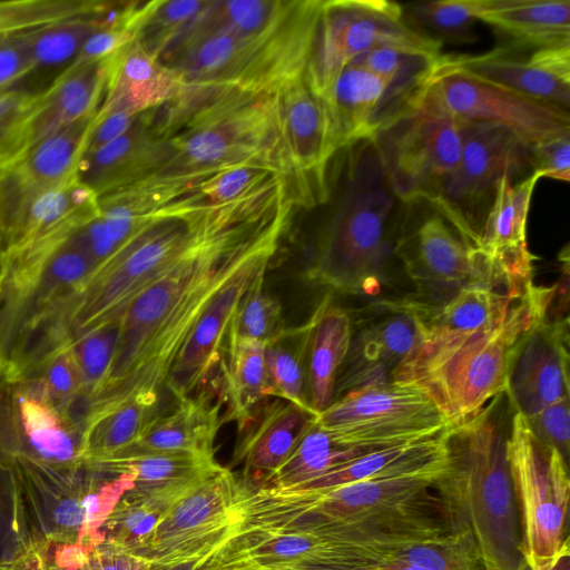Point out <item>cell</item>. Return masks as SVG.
Masks as SVG:
<instances>
[{
  "label": "cell",
  "instance_id": "cell-55",
  "mask_svg": "<svg viewBox=\"0 0 570 570\" xmlns=\"http://www.w3.org/2000/svg\"><path fill=\"white\" fill-rule=\"evenodd\" d=\"M38 92L19 85L0 89V145L33 102Z\"/></svg>",
  "mask_w": 570,
  "mask_h": 570
},
{
  "label": "cell",
  "instance_id": "cell-9",
  "mask_svg": "<svg viewBox=\"0 0 570 570\" xmlns=\"http://www.w3.org/2000/svg\"><path fill=\"white\" fill-rule=\"evenodd\" d=\"M507 455L521 511L523 561L531 569L557 564L570 552L568 463L518 413L511 415Z\"/></svg>",
  "mask_w": 570,
  "mask_h": 570
},
{
  "label": "cell",
  "instance_id": "cell-53",
  "mask_svg": "<svg viewBox=\"0 0 570 570\" xmlns=\"http://www.w3.org/2000/svg\"><path fill=\"white\" fill-rule=\"evenodd\" d=\"M135 38V30L128 24L104 28L89 37L71 63H86L106 59L134 41Z\"/></svg>",
  "mask_w": 570,
  "mask_h": 570
},
{
  "label": "cell",
  "instance_id": "cell-13",
  "mask_svg": "<svg viewBox=\"0 0 570 570\" xmlns=\"http://www.w3.org/2000/svg\"><path fill=\"white\" fill-rule=\"evenodd\" d=\"M530 164V146L510 129L463 120L461 158L438 197L435 208L472 248L504 174L513 176Z\"/></svg>",
  "mask_w": 570,
  "mask_h": 570
},
{
  "label": "cell",
  "instance_id": "cell-42",
  "mask_svg": "<svg viewBox=\"0 0 570 570\" xmlns=\"http://www.w3.org/2000/svg\"><path fill=\"white\" fill-rule=\"evenodd\" d=\"M443 57L439 48L382 46L358 55L348 65L399 85L424 87L430 83Z\"/></svg>",
  "mask_w": 570,
  "mask_h": 570
},
{
  "label": "cell",
  "instance_id": "cell-35",
  "mask_svg": "<svg viewBox=\"0 0 570 570\" xmlns=\"http://www.w3.org/2000/svg\"><path fill=\"white\" fill-rule=\"evenodd\" d=\"M159 394L138 393L86 419L82 434L85 464L117 455L132 444L158 415Z\"/></svg>",
  "mask_w": 570,
  "mask_h": 570
},
{
  "label": "cell",
  "instance_id": "cell-36",
  "mask_svg": "<svg viewBox=\"0 0 570 570\" xmlns=\"http://www.w3.org/2000/svg\"><path fill=\"white\" fill-rule=\"evenodd\" d=\"M372 451L375 450L345 442L321 428L315 417L289 456L259 488H293Z\"/></svg>",
  "mask_w": 570,
  "mask_h": 570
},
{
  "label": "cell",
  "instance_id": "cell-46",
  "mask_svg": "<svg viewBox=\"0 0 570 570\" xmlns=\"http://www.w3.org/2000/svg\"><path fill=\"white\" fill-rule=\"evenodd\" d=\"M51 570H150L144 557L105 540L92 546H47Z\"/></svg>",
  "mask_w": 570,
  "mask_h": 570
},
{
  "label": "cell",
  "instance_id": "cell-40",
  "mask_svg": "<svg viewBox=\"0 0 570 570\" xmlns=\"http://www.w3.org/2000/svg\"><path fill=\"white\" fill-rule=\"evenodd\" d=\"M390 554L424 570H484L474 535L465 524L449 533L404 542Z\"/></svg>",
  "mask_w": 570,
  "mask_h": 570
},
{
  "label": "cell",
  "instance_id": "cell-32",
  "mask_svg": "<svg viewBox=\"0 0 570 570\" xmlns=\"http://www.w3.org/2000/svg\"><path fill=\"white\" fill-rule=\"evenodd\" d=\"M87 465L110 474H129L134 482L129 492L168 504L223 468L214 456L190 454L118 458Z\"/></svg>",
  "mask_w": 570,
  "mask_h": 570
},
{
  "label": "cell",
  "instance_id": "cell-19",
  "mask_svg": "<svg viewBox=\"0 0 570 570\" xmlns=\"http://www.w3.org/2000/svg\"><path fill=\"white\" fill-rule=\"evenodd\" d=\"M511 413L531 417L570 396L569 318L537 323L518 344L505 379Z\"/></svg>",
  "mask_w": 570,
  "mask_h": 570
},
{
  "label": "cell",
  "instance_id": "cell-48",
  "mask_svg": "<svg viewBox=\"0 0 570 570\" xmlns=\"http://www.w3.org/2000/svg\"><path fill=\"white\" fill-rule=\"evenodd\" d=\"M33 373L39 374L41 399L60 415L82 393L80 374L69 347L51 355Z\"/></svg>",
  "mask_w": 570,
  "mask_h": 570
},
{
  "label": "cell",
  "instance_id": "cell-18",
  "mask_svg": "<svg viewBox=\"0 0 570 570\" xmlns=\"http://www.w3.org/2000/svg\"><path fill=\"white\" fill-rule=\"evenodd\" d=\"M429 85L403 86L361 67H344L323 97L338 150L370 141L377 131L415 107Z\"/></svg>",
  "mask_w": 570,
  "mask_h": 570
},
{
  "label": "cell",
  "instance_id": "cell-22",
  "mask_svg": "<svg viewBox=\"0 0 570 570\" xmlns=\"http://www.w3.org/2000/svg\"><path fill=\"white\" fill-rule=\"evenodd\" d=\"M278 247L250 258L213 297L176 357L165 385L178 400L193 395L218 363L234 312L255 277L266 272Z\"/></svg>",
  "mask_w": 570,
  "mask_h": 570
},
{
  "label": "cell",
  "instance_id": "cell-62",
  "mask_svg": "<svg viewBox=\"0 0 570 570\" xmlns=\"http://www.w3.org/2000/svg\"><path fill=\"white\" fill-rule=\"evenodd\" d=\"M3 274L2 272V255L0 254V276Z\"/></svg>",
  "mask_w": 570,
  "mask_h": 570
},
{
  "label": "cell",
  "instance_id": "cell-10",
  "mask_svg": "<svg viewBox=\"0 0 570 570\" xmlns=\"http://www.w3.org/2000/svg\"><path fill=\"white\" fill-rule=\"evenodd\" d=\"M370 141L393 195L407 204L430 203L458 167L463 120L450 115L425 92L415 107Z\"/></svg>",
  "mask_w": 570,
  "mask_h": 570
},
{
  "label": "cell",
  "instance_id": "cell-51",
  "mask_svg": "<svg viewBox=\"0 0 570 570\" xmlns=\"http://www.w3.org/2000/svg\"><path fill=\"white\" fill-rule=\"evenodd\" d=\"M530 165L541 178L570 179V135L553 137L530 146Z\"/></svg>",
  "mask_w": 570,
  "mask_h": 570
},
{
  "label": "cell",
  "instance_id": "cell-52",
  "mask_svg": "<svg viewBox=\"0 0 570 570\" xmlns=\"http://www.w3.org/2000/svg\"><path fill=\"white\" fill-rule=\"evenodd\" d=\"M32 70L26 32L0 36V89L18 85Z\"/></svg>",
  "mask_w": 570,
  "mask_h": 570
},
{
  "label": "cell",
  "instance_id": "cell-15",
  "mask_svg": "<svg viewBox=\"0 0 570 570\" xmlns=\"http://www.w3.org/2000/svg\"><path fill=\"white\" fill-rule=\"evenodd\" d=\"M239 479L222 468L175 500L164 513L146 559L154 568L214 553L237 531Z\"/></svg>",
  "mask_w": 570,
  "mask_h": 570
},
{
  "label": "cell",
  "instance_id": "cell-39",
  "mask_svg": "<svg viewBox=\"0 0 570 570\" xmlns=\"http://www.w3.org/2000/svg\"><path fill=\"white\" fill-rule=\"evenodd\" d=\"M116 2L96 13L76 17L41 29L26 32L33 70L69 65L95 32L117 26Z\"/></svg>",
  "mask_w": 570,
  "mask_h": 570
},
{
  "label": "cell",
  "instance_id": "cell-56",
  "mask_svg": "<svg viewBox=\"0 0 570 570\" xmlns=\"http://www.w3.org/2000/svg\"><path fill=\"white\" fill-rule=\"evenodd\" d=\"M0 570H51L46 544L31 540L12 559L1 562Z\"/></svg>",
  "mask_w": 570,
  "mask_h": 570
},
{
  "label": "cell",
  "instance_id": "cell-25",
  "mask_svg": "<svg viewBox=\"0 0 570 570\" xmlns=\"http://www.w3.org/2000/svg\"><path fill=\"white\" fill-rule=\"evenodd\" d=\"M431 209L395 245L409 274L431 288L454 292L483 282L471 248L435 208Z\"/></svg>",
  "mask_w": 570,
  "mask_h": 570
},
{
  "label": "cell",
  "instance_id": "cell-3",
  "mask_svg": "<svg viewBox=\"0 0 570 570\" xmlns=\"http://www.w3.org/2000/svg\"><path fill=\"white\" fill-rule=\"evenodd\" d=\"M235 200L216 203L187 186L138 213L132 235L57 307L59 342L68 347L85 333L119 322L131 302L187 256Z\"/></svg>",
  "mask_w": 570,
  "mask_h": 570
},
{
  "label": "cell",
  "instance_id": "cell-26",
  "mask_svg": "<svg viewBox=\"0 0 570 570\" xmlns=\"http://www.w3.org/2000/svg\"><path fill=\"white\" fill-rule=\"evenodd\" d=\"M540 178L532 171L513 184L510 174L502 175L472 247L507 276H523L533 271L534 256L528 247L527 222L532 194Z\"/></svg>",
  "mask_w": 570,
  "mask_h": 570
},
{
  "label": "cell",
  "instance_id": "cell-8",
  "mask_svg": "<svg viewBox=\"0 0 570 570\" xmlns=\"http://www.w3.org/2000/svg\"><path fill=\"white\" fill-rule=\"evenodd\" d=\"M13 472L29 539L47 546H92L120 500L134 488L129 474H110L87 464L55 469L30 462Z\"/></svg>",
  "mask_w": 570,
  "mask_h": 570
},
{
  "label": "cell",
  "instance_id": "cell-2",
  "mask_svg": "<svg viewBox=\"0 0 570 570\" xmlns=\"http://www.w3.org/2000/svg\"><path fill=\"white\" fill-rule=\"evenodd\" d=\"M145 120L150 171L144 179L239 165L295 178L282 136L276 91L183 85L171 98L146 110Z\"/></svg>",
  "mask_w": 570,
  "mask_h": 570
},
{
  "label": "cell",
  "instance_id": "cell-1",
  "mask_svg": "<svg viewBox=\"0 0 570 570\" xmlns=\"http://www.w3.org/2000/svg\"><path fill=\"white\" fill-rule=\"evenodd\" d=\"M292 206L291 197L275 199L262 189L239 198L187 256L131 302L89 414L138 393L159 394L213 297L250 258L278 247Z\"/></svg>",
  "mask_w": 570,
  "mask_h": 570
},
{
  "label": "cell",
  "instance_id": "cell-60",
  "mask_svg": "<svg viewBox=\"0 0 570 570\" xmlns=\"http://www.w3.org/2000/svg\"><path fill=\"white\" fill-rule=\"evenodd\" d=\"M515 570H569V558L561 560L557 564L547 566L539 569H531L528 564L522 560Z\"/></svg>",
  "mask_w": 570,
  "mask_h": 570
},
{
  "label": "cell",
  "instance_id": "cell-38",
  "mask_svg": "<svg viewBox=\"0 0 570 570\" xmlns=\"http://www.w3.org/2000/svg\"><path fill=\"white\" fill-rule=\"evenodd\" d=\"M312 318L285 331L265 346L269 396L317 415L308 402L307 356Z\"/></svg>",
  "mask_w": 570,
  "mask_h": 570
},
{
  "label": "cell",
  "instance_id": "cell-12",
  "mask_svg": "<svg viewBox=\"0 0 570 570\" xmlns=\"http://www.w3.org/2000/svg\"><path fill=\"white\" fill-rule=\"evenodd\" d=\"M399 543L356 527L278 533L238 532L215 552V570H275L293 564L384 570Z\"/></svg>",
  "mask_w": 570,
  "mask_h": 570
},
{
  "label": "cell",
  "instance_id": "cell-30",
  "mask_svg": "<svg viewBox=\"0 0 570 570\" xmlns=\"http://www.w3.org/2000/svg\"><path fill=\"white\" fill-rule=\"evenodd\" d=\"M180 85L136 41L107 58V80L98 114L137 116L171 98Z\"/></svg>",
  "mask_w": 570,
  "mask_h": 570
},
{
  "label": "cell",
  "instance_id": "cell-61",
  "mask_svg": "<svg viewBox=\"0 0 570 570\" xmlns=\"http://www.w3.org/2000/svg\"><path fill=\"white\" fill-rule=\"evenodd\" d=\"M12 383L13 381L8 366L0 360V393Z\"/></svg>",
  "mask_w": 570,
  "mask_h": 570
},
{
  "label": "cell",
  "instance_id": "cell-45",
  "mask_svg": "<svg viewBox=\"0 0 570 570\" xmlns=\"http://www.w3.org/2000/svg\"><path fill=\"white\" fill-rule=\"evenodd\" d=\"M119 322L85 333L68 347L78 367L88 405L98 394L109 372L119 336ZM89 407V406H88Z\"/></svg>",
  "mask_w": 570,
  "mask_h": 570
},
{
  "label": "cell",
  "instance_id": "cell-21",
  "mask_svg": "<svg viewBox=\"0 0 570 570\" xmlns=\"http://www.w3.org/2000/svg\"><path fill=\"white\" fill-rule=\"evenodd\" d=\"M277 112L284 144L299 195L314 198L312 184L325 197V170L338 150L325 100L308 85L305 73L276 91Z\"/></svg>",
  "mask_w": 570,
  "mask_h": 570
},
{
  "label": "cell",
  "instance_id": "cell-6",
  "mask_svg": "<svg viewBox=\"0 0 570 570\" xmlns=\"http://www.w3.org/2000/svg\"><path fill=\"white\" fill-rule=\"evenodd\" d=\"M321 0H304L282 24L244 35L216 28L185 36L157 61L179 85H227L253 92H275L305 73Z\"/></svg>",
  "mask_w": 570,
  "mask_h": 570
},
{
  "label": "cell",
  "instance_id": "cell-49",
  "mask_svg": "<svg viewBox=\"0 0 570 570\" xmlns=\"http://www.w3.org/2000/svg\"><path fill=\"white\" fill-rule=\"evenodd\" d=\"M30 542L13 472L0 465V563Z\"/></svg>",
  "mask_w": 570,
  "mask_h": 570
},
{
  "label": "cell",
  "instance_id": "cell-41",
  "mask_svg": "<svg viewBox=\"0 0 570 570\" xmlns=\"http://www.w3.org/2000/svg\"><path fill=\"white\" fill-rule=\"evenodd\" d=\"M169 505L128 491L114 507L99 533L105 541L146 558L156 529Z\"/></svg>",
  "mask_w": 570,
  "mask_h": 570
},
{
  "label": "cell",
  "instance_id": "cell-58",
  "mask_svg": "<svg viewBox=\"0 0 570 570\" xmlns=\"http://www.w3.org/2000/svg\"><path fill=\"white\" fill-rule=\"evenodd\" d=\"M384 570H424L415 564L395 558L387 553L384 558Z\"/></svg>",
  "mask_w": 570,
  "mask_h": 570
},
{
  "label": "cell",
  "instance_id": "cell-24",
  "mask_svg": "<svg viewBox=\"0 0 570 570\" xmlns=\"http://www.w3.org/2000/svg\"><path fill=\"white\" fill-rule=\"evenodd\" d=\"M421 338L422 328L412 309L405 303L394 305L390 315L352 337L334 400L353 390L391 382L393 371Z\"/></svg>",
  "mask_w": 570,
  "mask_h": 570
},
{
  "label": "cell",
  "instance_id": "cell-4",
  "mask_svg": "<svg viewBox=\"0 0 570 570\" xmlns=\"http://www.w3.org/2000/svg\"><path fill=\"white\" fill-rule=\"evenodd\" d=\"M556 292L557 285H534L499 323L468 334L423 336L391 382L420 390L450 425L466 420L504 392L518 344L548 316Z\"/></svg>",
  "mask_w": 570,
  "mask_h": 570
},
{
  "label": "cell",
  "instance_id": "cell-59",
  "mask_svg": "<svg viewBox=\"0 0 570 570\" xmlns=\"http://www.w3.org/2000/svg\"><path fill=\"white\" fill-rule=\"evenodd\" d=\"M275 570H356V569H351V568H346V567H337V566L293 564V566L277 568Z\"/></svg>",
  "mask_w": 570,
  "mask_h": 570
},
{
  "label": "cell",
  "instance_id": "cell-29",
  "mask_svg": "<svg viewBox=\"0 0 570 570\" xmlns=\"http://www.w3.org/2000/svg\"><path fill=\"white\" fill-rule=\"evenodd\" d=\"M531 288L519 291L502 281H480L459 288L445 301L404 303L417 317L422 337L460 335L501 322Z\"/></svg>",
  "mask_w": 570,
  "mask_h": 570
},
{
  "label": "cell",
  "instance_id": "cell-20",
  "mask_svg": "<svg viewBox=\"0 0 570 570\" xmlns=\"http://www.w3.org/2000/svg\"><path fill=\"white\" fill-rule=\"evenodd\" d=\"M446 66L518 94L569 110L570 43H508L475 56H445Z\"/></svg>",
  "mask_w": 570,
  "mask_h": 570
},
{
  "label": "cell",
  "instance_id": "cell-44",
  "mask_svg": "<svg viewBox=\"0 0 570 570\" xmlns=\"http://www.w3.org/2000/svg\"><path fill=\"white\" fill-rule=\"evenodd\" d=\"M109 2L96 0L0 1V36L41 29L104 10Z\"/></svg>",
  "mask_w": 570,
  "mask_h": 570
},
{
  "label": "cell",
  "instance_id": "cell-34",
  "mask_svg": "<svg viewBox=\"0 0 570 570\" xmlns=\"http://www.w3.org/2000/svg\"><path fill=\"white\" fill-rule=\"evenodd\" d=\"M479 20L509 36L512 43H570L569 0H488Z\"/></svg>",
  "mask_w": 570,
  "mask_h": 570
},
{
  "label": "cell",
  "instance_id": "cell-5",
  "mask_svg": "<svg viewBox=\"0 0 570 570\" xmlns=\"http://www.w3.org/2000/svg\"><path fill=\"white\" fill-rule=\"evenodd\" d=\"M509 413L502 392L472 416L451 425L449 468L435 485L462 524L471 529L484 570H515L523 560L507 455Z\"/></svg>",
  "mask_w": 570,
  "mask_h": 570
},
{
  "label": "cell",
  "instance_id": "cell-33",
  "mask_svg": "<svg viewBox=\"0 0 570 570\" xmlns=\"http://www.w3.org/2000/svg\"><path fill=\"white\" fill-rule=\"evenodd\" d=\"M307 356L308 402L318 415L335 399L337 376L352 341V322L345 309L323 299L313 315Z\"/></svg>",
  "mask_w": 570,
  "mask_h": 570
},
{
  "label": "cell",
  "instance_id": "cell-54",
  "mask_svg": "<svg viewBox=\"0 0 570 570\" xmlns=\"http://www.w3.org/2000/svg\"><path fill=\"white\" fill-rule=\"evenodd\" d=\"M137 116H131L126 112L100 115L97 111L88 132L81 157L124 135L130 128Z\"/></svg>",
  "mask_w": 570,
  "mask_h": 570
},
{
  "label": "cell",
  "instance_id": "cell-14",
  "mask_svg": "<svg viewBox=\"0 0 570 570\" xmlns=\"http://www.w3.org/2000/svg\"><path fill=\"white\" fill-rule=\"evenodd\" d=\"M316 423L345 442L374 450L430 438L450 426L424 393L395 382L343 394L316 416Z\"/></svg>",
  "mask_w": 570,
  "mask_h": 570
},
{
  "label": "cell",
  "instance_id": "cell-50",
  "mask_svg": "<svg viewBox=\"0 0 570 570\" xmlns=\"http://www.w3.org/2000/svg\"><path fill=\"white\" fill-rule=\"evenodd\" d=\"M527 419V417H525ZM535 436L556 449L568 463L570 448L569 397H564L527 419Z\"/></svg>",
  "mask_w": 570,
  "mask_h": 570
},
{
  "label": "cell",
  "instance_id": "cell-28",
  "mask_svg": "<svg viewBox=\"0 0 570 570\" xmlns=\"http://www.w3.org/2000/svg\"><path fill=\"white\" fill-rule=\"evenodd\" d=\"M222 403L210 391L178 400L171 413L158 414L132 444L110 459L153 454L214 456L215 439L224 423Z\"/></svg>",
  "mask_w": 570,
  "mask_h": 570
},
{
  "label": "cell",
  "instance_id": "cell-47",
  "mask_svg": "<svg viewBox=\"0 0 570 570\" xmlns=\"http://www.w3.org/2000/svg\"><path fill=\"white\" fill-rule=\"evenodd\" d=\"M488 0H432L409 6L421 26L450 40L472 39V30Z\"/></svg>",
  "mask_w": 570,
  "mask_h": 570
},
{
  "label": "cell",
  "instance_id": "cell-57",
  "mask_svg": "<svg viewBox=\"0 0 570 570\" xmlns=\"http://www.w3.org/2000/svg\"><path fill=\"white\" fill-rule=\"evenodd\" d=\"M214 553H210L208 556L202 557L199 559H196V560H193L189 562L178 563V564L170 566V567H164V568L150 567V570H214L215 569Z\"/></svg>",
  "mask_w": 570,
  "mask_h": 570
},
{
  "label": "cell",
  "instance_id": "cell-17",
  "mask_svg": "<svg viewBox=\"0 0 570 570\" xmlns=\"http://www.w3.org/2000/svg\"><path fill=\"white\" fill-rule=\"evenodd\" d=\"M107 58L70 63L38 92L0 145V168L26 155L61 128L99 109L106 88Z\"/></svg>",
  "mask_w": 570,
  "mask_h": 570
},
{
  "label": "cell",
  "instance_id": "cell-23",
  "mask_svg": "<svg viewBox=\"0 0 570 570\" xmlns=\"http://www.w3.org/2000/svg\"><path fill=\"white\" fill-rule=\"evenodd\" d=\"M12 403V428H0V465L23 461L68 469L85 464L83 431L46 403L39 391H17Z\"/></svg>",
  "mask_w": 570,
  "mask_h": 570
},
{
  "label": "cell",
  "instance_id": "cell-11",
  "mask_svg": "<svg viewBox=\"0 0 570 570\" xmlns=\"http://www.w3.org/2000/svg\"><path fill=\"white\" fill-rule=\"evenodd\" d=\"M441 40L411 27L401 4L386 0L322 1L305 78L322 98L351 60L382 46L441 49Z\"/></svg>",
  "mask_w": 570,
  "mask_h": 570
},
{
  "label": "cell",
  "instance_id": "cell-31",
  "mask_svg": "<svg viewBox=\"0 0 570 570\" xmlns=\"http://www.w3.org/2000/svg\"><path fill=\"white\" fill-rule=\"evenodd\" d=\"M316 416L285 401L266 406L235 449L233 462H245L242 485L247 491L259 488L289 456Z\"/></svg>",
  "mask_w": 570,
  "mask_h": 570
},
{
  "label": "cell",
  "instance_id": "cell-7",
  "mask_svg": "<svg viewBox=\"0 0 570 570\" xmlns=\"http://www.w3.org/2000/svg\"><path fill=\"white\" fill-rule=\"evenodd\" d=\"M343 190L308 279L358 294L377 284L392 246L387 228L395 199L371 141L357 142Z\"/></svg>",
  "mask_w": 570,
  "mask_h": 570
},
{
  "label": "cell",
  "instance_id": "cell-43",
  "mask_svg": "<svg viewBox=\"0 0 570 570\" xmlns=\"http://www.w3.org/2000/svg\"><path fill=\"white\" fill-rule=\"evenodd\" d=\"M266 272L258 274L239 301L228 327V343L255 342L267 345L284 331L282 306L264 291Z\"/></svg>",
  "mask_w": 570,
  "mask_h": 570
},
{
  "label": "cell",
  "instance_id": "cell-37",
  "mask_svg": "<svg viewBox=\"0 0 570 570\" xmlns=\"http://www.w3.org/2000/svg\"><path fill=\"white\" fill-rule=\"evenodd\" d=\"M223 370L227 403L224 422H237L242 433L269 396L265 345L255 342L228 343V362L223 364Z\"/></svg>",
  "mask_w": 570,
  "mask_h": 570
},
{
  "label": "cell",
  "instance_id": "cell-16",
  "mask_svg": "<svg viewBox=\"0 0 570 570\" xmlns=\"http://www.w3.org/2000/svg\"><path fill=\"white\" fill-rule=\"evenodd\" d=\"M444 57L426 92L453 117L503 126L528 146L570 135L568 109L455 70Z\"/></svg>",
  "mask_w": 570,
  "mask_h": 570
},
{
  "label": "cell",
  "instance_id": "cell-27",
  "mask_svg": "<svg viewBox=\"0 0 570 570\" xmlns=\"http://www.w3.org/2000/svg\"><path fill=\"white\" fill-rule=\"evenodd\" d=\"M449 428L430 438L368 452L322 475L287 489L324 490L357 481L412 476L440 481L449 468L446 442Z\"/></svg>",
  "mask_w": 570,
  "mask_h": 570
}]
</instances>
